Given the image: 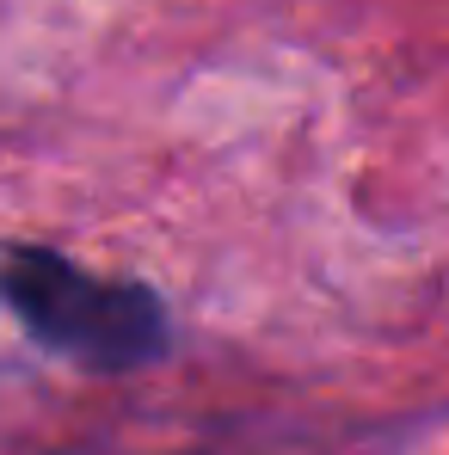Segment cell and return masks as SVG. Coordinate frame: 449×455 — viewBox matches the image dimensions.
Wrapping results in <instances>:
<instances>
[{
  "mask_svg": "<svg viewBox=\"0 0 449 455\" xmlns=\"http://www.w3.org/2000/svg\"><path fill=\"white\" fill-rule=\"evenodd\" d=\"M0 302L56 357L86 370H136L166 351V307L148 283L99 277L50 246H12L0 259Z\"/></svg>",
  "mask_w": 449,
  "mask_h": 455,
  "instance_id": "6da1fadb",
  "label": "cell"
}]
</instances>
